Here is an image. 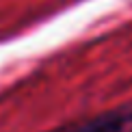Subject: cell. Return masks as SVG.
Listing matches in <instances>:
<instances>
[{"label":"cell","instance_id":"obj_1","mask_svg":"<svg viewBox=\"0 0 132 132\" xmlns=\"http://www.w3.org/2000/svg\"><path fill=\"white\" fill-rule=\"evenodd\" d=\"M50 132H132V106H121L82 121H71Z\"/></svg>","mask_w":132,"mask_h":132}]
</instances>
